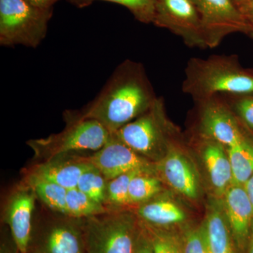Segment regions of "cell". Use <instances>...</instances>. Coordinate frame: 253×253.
I'll return each instance as SVG.
<instances>
[{
  "mask_svg": "<svg viewBox=\"0 0 253 253\" xmlns=\"http://www.w3.org/2000/svg\"><path fill=\"white\" fill-rule=\"evenodd\" d=\"M156 99L144 66L126 60L81 113L101 123L112 134L146 112Z\"/></svg>",
  "mask_w": 253,
  "mask_h": 253,
  "instance_id": "1",
  "label": "cell"
},
{
  "mask_svg": "<svg viewBox=\"0 0 253 253\" xmlns=\"http://www.w3.org/2000/svg\"><path fill=\"white\" fill-rule=\"evenodd\" d=\"M182 91L199 102L218 94H253V74L241 67L234 56L191 58L185 68Z\"/></svg>",
  "mask_w": 253,
  "mask_h": 253,
  "instance_id": "2",
  "label": "cell"
},
{
  "mask_svg": "<svg viewBox=\"0 0 253 253\" xmlns=\"http://www.w3.org/2000/svg\"><path fill=\"white\" fill-rule=\"evenodd\" d=\"M66 126L57 134L31 139L27 144L40 161L56 156L98 151L109 140L110 132L101 123L84 118L81 112H66Z\"/></svg>",
  "mask_w": 253,
  "mask_h": 253,
  "instance_id": "3",
  "label": "cell"
},
{
  "mask_svg": "<svg viewBox=\"0 0 253 253\" xmlns=\"http://www.w3.org/2000/svg\"><path fill=\"white\" fill-rule=\"evenodd\" d=\"M86 253H135L141 223L135 213L111 210L84 219Z\"/></svg>",
  "mask_w": 253,
  "mask_h": 253,
  "instance_id": "4",
  "label": "cell"
},
{
  "mask_svg": "<svg viewBox=\"0 0 253 253\" xmlns=\"http://www.w3.org/2000/svg\"><path fill=\"white\" fill-rule=\"evenodd\" d=\"M171 132L163 100L157 98L146 112L112 134L156 164L164 157L172 143Z\"/></svg>",
  "mask_w": 253,
  "mask_h": 253,
  "instance_id": "5",
  "label": "cell"
},
{
  "mask_svg": "<svg viewBox=\"0 0 253 253\" xmlns=\"http://www.w3.org/2000/svg\"><path fill=\"white\" fill-rule=\"evenodd\" d=\"M51 9L26 0H0V44L36 48L45 38Z\"/></svg>",
  "mask_w": 253,
  "mask_h": 253,
  "instance_id": "6",
  "label": "cell"
},
{
  "mask_svg": "<svg viewBox=\"0 0 253 253\" xmlns=\"http://www.w3.org/2000/svg\"><path fill=\"white\" fill-rule=\"evenodd\" d=\"M199 12L207 48L217 47L226 37L248 34L249 27L233 0H192Z\"/></svg>",
  "mask_w": 253,
  "mask_h": 253,
  "instance_id": "7",
  "label": "cell"
},
{
  "mask_svg": "<svg viewBox=\"0 0 253 253\" xmlns=\"http://www.w3.org/2000/svg\"><path fill=\"white\" fill-rule=\"evenodd\" d=\"M153 23L179 37L189 47L207 49L199 12L192 0H156Z\"/></svg>",
  "mask_w": 253,
  "mask_h": 253,
  "instance_id": "8",
  "label": "cell"
},
{
  "mask_svg": "<svg viewBox=\"0 0 253 253\" xmlns=\"http://www.w3.org/2000/svg\"><path fill=\"white\" fill-rule=\"evenodd\" d=\"M83 225L84 219L60 213L46 223L28 253H86Z\"/></svg>",
  "mask_w": 253,
  "mask_h": 253,
  "instance_id": "9",
  "label": "cell"
},
{
  "mask_svg": "<svg viewBox=\"0 0 253 253\" xmlns=\"http://www.w3.org/2000/svg\"><path fill=\"white\" fill-rule=\"evenodd\" d=\"M89 159L107 180L134 170L156 174L155 163L137 154L114 134H111L109 140L101 149L89 155Z\"/></svg>",
  "mask_w": 253,
  "mask_h": 253,
  "instance_id": "10",
  "label": "cell"
},
{
  "mask_svg": "<svg viewBox=\"0 0 253 253\" xmlns=\"http://www.w3.org/2000/svg\"><path fill=\"white\" fill-rule=\"evenodd\" d=\"M36 193L23 181L14 189L6 202L4 219L11 230L18 253H28L33 239V215Z\"/></svg>",
  "mask_w": 253,
  "mask_h": 253,
  "instance_id": "11",
  "label": "cell"
},
{
  "mask_svg": "<svg viewBox=\"0 0 253 253\" xmlns=\"http://www.w3.org/2000/svg\"><path fill=\"white\" fill-rule=\"evenodd\" d=\"M202 104L200 131L201 136L229 148L241 142L246 135L234 115L215 97L200 102Z\"/></svg>",
  "mask_w": 253,
  "mask_h": 253,
  "instance_id": "12",
  "label": "cell"
},
{
  "mask_svg": "<svg viewBox=\"0 0 253 253\" xmlns=\"http://www.w3.org/2000/svg\"><path fill=\"white\" fill-rule=\"evenodd\" d=\"M160 178L176 192L190 199H197L199 179L194 166L182 151L171 143L164 157L155 164Z\"/></svg>",
  "mask_w": 253,
  "mask_h": 253,
  "instance_id": "13",
  "label": "cell"
},
{
  "mask_svg": "<svg viewBox=\"0 0 253 253\" xmlns=\"http://www.w3.org/2000/svg\"><path fill=\"white\" fill-rule=\"evenodd\" d=\"M78 154L61 155L31 166L26 174L56 183L65 189L77 187L84 171L91 166L89 156Z\"/></svg>",
  "mask_w": 253,
  "mask_h": 253,
  "instance_id": "14",
  "label": "cell"
},
{
  "mask_svg": "<svg viewBox=\"0 0 253 253\" xmlns=\"http://www.w3.org/2000/svg\"><path fill=\"white\" fill-rule=\"evenodd\" d=\"M224 213L231 234L239 249L249 245L253 221V208L244 186L231 184L224 196Z\"/></svg>",
  "mask_w": 253,
  "mask_h": 253,
  "instance_id": "15",
  "label": "cell"
},
{
  "mask_svg": "<svg viewBox=\"0 0 253 253\" xmlns=\"http://www.w3.org/2000/svg\"><path fill=\"white\" fill-rule=\"evenodd\" d=\"M204 139L202 157L210 181L215 194L224 196L233 183L232 169L224 146L211 139Z\"/></svg>",
  "mask_w": 253,
  "mask_h": 253,
  "instance_id": "16",
  "label": "cell"
},
{
  "mask_svg": "<svg viewBox=\"0 0 253 253\" xmlns=\"http://www.w3.org/2000/svg\"><path fill=\"white\" fill-rule=\"evenodd\" d=\"M145 224L158 229L180 224L185 221L184 210L171 200L160 197V194L136 206L134 212Z\"/></svg>",
  "mask_w": 253,
  "mask_h": 253,
  "instance_id": "17",
  "label": "cell"
},
{
  "mask_svg": "<svg viewBox=\"0 0 253 253\" xmlns=\"http://www.w3.org/2000/svg\"><path fill=\"white\" fill-rule=\"evenodd\" d=\"M212 202L202 224L205 237L211 253H235L234 240L224 209Z\"/></svg>",
  "mask_w": 253,
  "mask_h": 253,
  "instance_id": "18",
  "label": "cell"
},
{
  "mask_svg": "<svg viewBox=\"0 0 253 253\" xmlns=\"http://www.w3.org/2000/svg\"><path fill=\"white\" fill-rule=\"evenodd\" d=\"M23 181L31 186L38 199L41 200L49 210L66 215L68 189L52 181L41 179L31 174H26Z\"/></svg>",
  "mask_w": 253,
  "mask_h": 253,
  "instance_id": "19",
  "label": "cell"
},
{
  "mask_svg": "<svg viewBox=\"0 0 253 253\" xmlns=\"http://www.w3.org/2000/svg\"><path fill=\"white\" fill-rule=\"evenodd\" d=\"M226 149L232 169V184L244 186L253 174V141L246 136L239 144Z\"/></svg>",
  "mask_w": 253,
  "mask_h": 253,
  "instance_id": "20",
  "label": "cell"
},
{
  "mask_svg": "<svg viewBox=\"0 0 253 253\" xmlns=\"http://www.w3.org/2000/svg\"><path fill=\"white\" fill-rule=\"evenodd\" d=\"M111 211L104 205L89 197L77 187L68 189L66 215L77 219H86Z\"/></svg>",
  "mask_w": 253,
  "mask_h": 253,
  "instance_id": "21",
  "label": "cell"
},
{
  "mask_svg": "<svg viewBox=\"0 0 253 253\" xmlns=\"http://www.w3.org/2000/svg\"><path fill=\"white\" fill-rule=\"evenodd\" d=\"M161 191V179L156 173H139L131 179L129 184V205L139 206L158 196Z\"/></svg>",
  "mask_w": 253,
  "mask_h": 253,
  "instance_id": "22",
  "label": "cell"
},
{
  "mask_svg": "<svg viewBox=\"0 0 253 253\" xmlns=\"http://www.w3.org/2000/svg\"><path fill=\"white\" fill-rule=\"evenodd\" d=\"M143 172L146 171H131L108 181L106 188V207L111 210H124L123 208L130 206L129 201V184L131 179L136 174Z\"/></svg>",
  "mask_w": 253,
  "mask_h": 253,
  "instance_id": "23",
  "label": "cell"
},
{
  "mask_svg": "<svg viewBox=\"0 0 253 253\" xmlns=\"http://www.w3.org/2000/svg\"><path fill=\"white\" fill-rule=\"evenodd\" d=\"M108 181L102 172L91 164L82 174L77 188L94 201L106 206Z\"/></svg>",
  "mask_w": 253,
  "mask_h": 253,
  "instance_id": "24",
  "label": "cell"
},
{
  "mask_svg": "<svg viewBox=\"0 0 253 253\" xmlns=\"http://www.w3.org/2000/svg\"><path fill=\"white\" fill-rule=\"evenodd\" d=\"M141 224L149 235L154 253H184L181 237L166 229Z\"/></svg>",
  "mask_w": 253,
  "mask_h": 253,
  "instance_id": "25",
  "label": "cell"
},
{
  "mask_svg": "<svg viewBox=\"0 0 253 253\" xmlns=\"http://www.w3.org/2000/svg\"><path fill=\"white\" fill-rule=\"evenodd\" d=\"M123 5L127 8L139 21L151 23L154 21L156 0H103Z\"/></svg>",
  "mask_w": 253,
  "mask_h": 253,
  "instance_id": "26",
  "label": "cell"
},
{
  "mask_svg": "<svg viewBox=\"0 0 253 253\" xmlns=\"http://www.w3.org/2000/svg\"><path fill=\"white\" fill-rule=\"evenodd\" d=\"M181 239L184 253H211L202 225L188 229Z\"/></svg>",
  "mask_w": 253,
  "mask_h": 253,
  "instance_id": "27",
  "label": "cell"
},
{
  "mask_svg": "<svg viewBox=\"0 0 253 253\" xmlns=\"http://www.w3.org/2000/svg\"><path fill=\"white\" fill-rule=\"evenodd\" d=\"M238 96L234 104L236 114L245 125L253 129V94Z\"/></svg>",
  "mask_w": 253,
  "mask_h": 253,
  "instance_id": "28",
  "label": "cell"
},
{
  "mask_svg": "<svg viewBox=\"0 0 253 253\" xmlns=\"http://www.w3.org/2000/svg\"><path fill=\"white\" fill-rule=\"evenodd\" d=\"M135 253H154L149 235L142 224L141 233L136 244Z\"/></svg>",
  "mask_w": 253,
  "mask_h": 253,
  "instance_id": "29",
  "label": "cell"
},
{
  "mask_svg": "<svg viewBox=\"0 0 253 253\" xmlns=\"http://www.w3.org/2000/svg\"><path fill=\"white\" fill-rule=\"evenodd\" d=\"M249 27L248 35L253 39V0H249L238 6Z\"/></svg>",
  "mask_w": 253,
  "mask_h": 253,
  "instance_id": "30",
  "label": "cell"
},
{
  "mask_svg": "<svg viewBox=\"0 0 253 253\" xmlns=\"http://www.w3.org/2000/svg\"><path fill=\"white\" fill-rule=\"evenodd\" d=\"M27 2L41 9H51V6L59 0H26Z\"/></svg>",
  "mask_w": 253,
  "mask_h": 253,
  "instance_id": "31",
  "label": "cell"
},
{
  "mask_svg": "<svg viewBox=\"0 0 253 253\" xmlns=\"http://www.w3.org/2000/svg\"><path fill=\"white\" fill-rule=\"evenodd\" d=\"M245 189L246 192L249 195L250 200H251V204H252L253 208V175L250 177L247 182L245 184Z\"/></svg>",
  "mask_w": 253,
  "mask_h": 253,
  "instance_id": "32",
  "label": "cell"
},
{
  "mask_svg": "<svg viewBox=\"0 0 253 253\" xmlns=\"http://www.w3.org/2000/svg\"><path fill=\"white\" fill-rule=\"evenodd\" d=\"M248 246H249V253H253V221L252 226H251V234H250Z\"/></svg>",
  "mask_w": 253,
  "mask_h": 253,
  "instance_id": "33",
  "label": "cell"
},
{
  "mask_svg": "<svg viewBox=\"0 0 253 253\" xmlns=\"http://www.w3.org/2000/svg\"><path fill=\"white\" fill-rule=\"evenodd\" d=\"M0 253H13L11 252V250L7 247V246L3 245L1 246V250H0Z\"/></svg>",
  "mask_w": 253,
  "mask_h": 253,
  "instance_id": "34",
  "label": "cell"
},
{
  "mask_svg": "<svg viewBox=\"0 0 253 253\" xmlns=\"http://www.w3.org/2000/svg\"><path fill=\"white\" fill-rule=\"evenodd\" d=\"M234 2L238 6H241V4H244L246 1H249V0H233Z\"/></svg>",
  "mask_w": 253,
  "mask_h": 253,
  "instance_id": "35",
  "label": "cell"
}]
</instances>
